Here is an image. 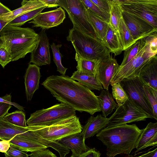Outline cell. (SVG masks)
Instances as JSON below:
<instances>
[{
	"mask_svg": "<svg viewBox=\"0 0 157 157\" xmlns=\"http://www.w3.org/2000/svg\"><path fill=\"white\" fill-rule=\"evenodd\" d=\"M67 39L71 42L75 54L83 59L98 61L111 57L109 51L101 40L83 33L75 27L69 29Z\"/></svg>",
	"mask_w": 157,
	"mask_h": 157,
	"instance_id": "277c9868",
	"label": "cell"
},
{
	"mask_svg": "<svg viewBox=\"0 0 157 157\" xmlns=\"http://www.w3.org/2000/svg\"><path fill=\"white\" fill-rule=\"evenodd\" d=\"M141 157H157V148L142 154Z\"/></svg>",
	"mask_w": 157,
	"mask_h": 157,
	"instance_id": "f907efd6",
	"label": "cell"
},
{
	"mask_svg": "<svg viewBox=\"0 0 157 157\" xmlns=\"http://www.w3.org/2000/svg\"><path fill=\"white\" fill-rule=\"evenodd\" d=\"M59 5L67 13L73 27L91 36L97 38L87 19L86 7L81 0H59Z\"/></svg>",
	"mask_w": 157,
	"mask_h": 157,
	"instance_id": "30bf717a",
	"label": "cell"
},
{
	"mask_svg": "<svg viewBox=\"0 0 157 157\" xmlns=\"http://www.w3.org/2000/svg\"><path fill=\"white\" fill-rule=\"evenodd\" d=\"M119 67L117 60L112 56L98 61L96 75L105 90H108L110 81Z\"/></svg>",
	"mask_w": 157,
	"mask_h": 157,
	"instance_id": "9a60e30c",
	"label": "cell"
},
{
	"mask_svg": "<svg viewBox=\"0 0 157 157\" xmlns=\"http://www.w3.org/2000/svg\"><path fill=\"white\" fill-rule=\"evenodd\" d=\"M128 98L139 105L152 118L155 119L151 106L144 94L143 82L139 77L124 78L119 82Z\"/></svg>",
	"mask_w": 157,
	"mask_h": 157,
	"instance_id": "8fae6325",
	"label": "cell"
},
{
	"mask_svg": "<svg viewBox=\"0 0 157 157\" xmlns=\"http://www.w3.org/2000/svg\"><path fill=\"white\" fill-rule=\"evenodd\" d=\"M4 154L5 157H29V156L25 152L13 146H11Z\"/></svg>",
	"mask_w": 157,
	"mask_h": 157,
	"instance_id": "74e56055",
	"label": "cell"
},
{
	"mask_svg": "<svg viewBox=\"0 0 157 157\" xmlns=\"http://www.w3.org/2000/svg\"><path fill=\"white\" fill-rule=\"evenodd\" d=\"M11 146L25 152H31L47 149L46 146L30 139L17 135L10 141Z\"/></svg>",
	"mask_w": 157,
	"mask_h": 157,
	"instance_id": "44dd1931",
	"label": "cell"
},
{
	"mask_svg": "<svg viewBox=\"0 0 157 157\" xmlns=\"http://www.w3.org/2000/svg\"><path fill=\"white\" fill-rule=\"evenodd\" d=\"M108 119L101 114L96 117L91 116L82 127L81 134L85 140L93 136L106 127Z\"/></svg>",
	"mask_w": 157,
	"mask_h": 157,
	"instance_id": "d6986e66",
	"label": "cell"
},
{
	"mask_svg": "<svg viewBox=\"0 0 157 157\" xmlns=\"http://www.w3.org/2000/svg\"><path fill=\"white\" fill-rule=\"evenodd\" d=\"M76 111L63 103L49 108L37 110L31 113L26 121L27 126H44L53 124L76 115Z\"/></svg>",
	"mask_w": 157,
	"mask_h": 157,
	"instance_id": "8992f818",
	"label": "cell"
},
{
	"mask_svg": "<svg viewBox=\"0 0 157 157\" xmlns=\"http://www.w3.org/2000/svg\"><path fill=\"white\" fill-rule=\"evenodd\" d=\"M40 68L29 63L24 76L25 94L27 101H30L35 91L39 89L41 77Z\"/></svg>",
	"mask_w": 157,
	"mask_h": 157,
	"instance_id": "2e32d148",
	"label": "cell"
},
{
	"mask_svg": "<svg viewBox=\"0 0 157 157\" xmlns=\"http://www.w3.org/2000/svg\"><path fill=\"white\" fill-rule=\"evenodd\" d=\"M29 130L48 140L58 142L68 136L81 133L82 127L76 115L53 124L44 126H28Z\"/></svg>",
	"mask_w": 157,
	"mask_h": 157,
	"instance_id": "5b68a950",
	"label": "cell"
},
{
	"mask_svg": "<svg viewBox=\"0 0 157 157\" xmlns=\"http://www.w3.org/2000/svg\"><path fill=\"white\" fill-rule=\"evenodd\" d=\"M47 8L57 7L59 6V0H40Z\"/></svg>",
	"mask_w": 157,
	"mask_h": 157,
	"instance_id": "7dc6e473",
	"label": "cell"
},
{
	"mask_svg": "<svg viewBox=\"0 0 157 157\" xmlns=\"http://www.w3.org/2000/svg\"><path fill=\"white\" fill-rule=\"evenodd\" d=\"M38 34L39 41L31 53L29 63L39 67L50 64L51 60L49 40L45 30H42Z\"/></svg>",
	"mask_w": 157,
	"mask_h": 157,
	"instance_id": "5bb4252c",
	"label": "cell"
},
{
	"mask_svg": "<svg viewBox=\"0 0 157 157\" xmlns=\"http://www.w3.org/2000/svg\"><path fill=\"white\" fill-rule=\"evenodd\" d=\"M7 22L3 20H0V34L3 28L7 24Z\"/></svg>",
	"mask_w": 157,
	"mask_h": 157,
	"instance_id": "816d5d0a",
	"label": "cell"
},
{
	"mask_svg": "<svg viewBox=\"0 0 157 157\" xmlns=\"http://www.w3.org/2000/svg\"><path fill=\"white\" fill-rule=\"evenodd\" d=\"M157 134V123L150 122L143 131L138 139L136 145L135 152L140 151L141 148Z\"/></svg>",
	"mask_w": 157,
	"mask_h": 157,
	"instance_id": "f546056e",
	"label": "cell"
},
{
	"mask_svg": "<svg viewBox=\"0 0 157 157\" xmlns=\"http://www.w3.org/2000/svg\"><path fill=\"white\" fill-rule=\"evenodd\" d=\"M101 153L95 148L90 149L78 157H100Z\"/></svg>",
	"mask_w": 157,
	"mask_h": 157,
	"instance_id": "ee69618b",
	"label": "cell"
},
{
	"mask_svg": "<svg viewBox=\"0 0 157 157\" xmlns=\"http://www.w3.org/2000/svg\"><path fill=\"white\" fill-rule=\"evenodd\" d=\"M142 156V155L140 156H137V157H141Z\"/></svg>",
	"mask_w": 157,
	"mask_h": 157,
	"instance_id": "f5cc1de1",
	"label": "cell"
},
{
	"mask_svg": "<svg viewBox=\"0 0 157 157\" xmlns=\"http://www.w3.org/2000/svg\"><path fill=\"white\" fill-rule=\"evenodd\" d=\"M85 6L101 20L109 23V14L100 9L90 0H81Z\"/></svg>",
	"mask_w": 157,
	"mask_h": 157,
	"instance_id": "d590c367",
	"label": "cell"
},
{
	"mask_svg": "<svg viewBox=\"0 0 157 157\" xmlns=\"http://www.w3.org/2000/svg\"><path fill=\"white\" fill-rule=\"evenodd\" d=\"M51 46L53 56V61L57 67V71L62 75H64L67 68L64 67L61 63V59L63 55L60 53L59 48L62 46V45L59 44L56 45L53 43Z\"/></svg>",
	"mask_w": 157,
	"mask_h": 157,
	"instance_id": "e575fe53",
	"label": "cell"
},
{
	"mask_svg": "<svg viewBox=\"0 0 157 157\" xmlns=\"http://www.w3.org/2000/svg\"><path fill=\"white\" fill-rule=\"evenodd\" d=\"M138 77L143 82L157 90V56L152 57L142 67Z\"/></svg>",
	"mask_w": 157,
	"mask_h": 157,
	"instance_id": "ac0fdd59",
	"label": "cell"
},
{
	"mask_svg": "<svg viewBox=\"0 0 157 157\" xmlns=\"http://www.w3.org/2000/svg\"><path fill=\"white\" fill-rule=\"evenodd\" d=\"M85 140L81 133H78L64 137L58 142L71 150L72 155L78 157L90 149L85 144Z\"/></svg>",
	"mask_w": 157,
	"mask_h": 157,
	"instance_id": "e0dca14e",
	"label": "cell"
},
{
	"mask_svg": "<svg viewBox=\"0 0 157 157\" xmlns=\"http://www.w3.org/2000/svg\"><path fill=\"white\" fill-rule=\"evenodd\" d=\"M41 84L59 101L69 105L75 111L92 115L101 111L97 96L67 75H51Z\"/></svg>",
	"mask_w": 157,
	"mask_h": 157,
	"instance_id": "6da1fadb",
	"label": "cell"
},
{
	"mask_svg": "<svg viewBox=\"0 0 157 157\" xmlns=\"http://www.w3.org/2000/svg\"><path fill=\"white\" fill-rule=\"evenodd\" d=\"M12 106L9 104L0 102V118L6 115Z\"/></svg>",
	"mask_w": 157,
	"mask_h": 157,
	"instance_id": "f6af8a7d",
	"label": "cell"
},
{
	"mask_svg": "<svg viewBox=\"0 0 157 157\" xmlns=\"http://www.w3.org/2000/svg\"><path fill=\"white\" fill-rule=\"evenodd\" d=\"M146 40L144 46L131 60L124 66H119L110 81L111 85L119 82L124 78L138 77L142 67L152 57L155 55L150 51L147 37H146Z\"/></svg>",
	"mask_w": 157,
	"mask_h": 157,
	"instance_id": "9c48e42d",
	"label": "cell"
},
{
	"mask_svg": "<svg viewBox=\"0 0 157 157\" xmlns=\"http://www.w3.org/2000/svg\"><path fill=\"white\" fill-rule=\"evenodd\" d=\"M75 59L77 62L76 67L78 72L82 74L96 75V70L98 61L83 59L75 54Z\"/></svg>",
	"mask_w": 157,
	"mask_h": 157,
	"instance_id": "83f0119b",
	"label": "cell"
},
{
	"mask_svg": "<svg viewBox=\"0 0 157 157\" xmlns=\"http://www.w3.org/2000/svg\"><path fill=\"white\" fill-rule=\"evenodd\" d=\"M149 47L150 51L156 55L157 53V33L148 36Z\"/></svg>",
	"mask_w": 157,
	"mask_h": 157,
	"instance_id": "7bdbcfd3",
	"label": "cell"
},
{
	"mask_svg": "<svg viewBox=\"0 0 157 157\" xmlns=\"http://www.w3.org/2000/svg\"><path fill=\"white\" fill-rule=\"evenodd\" d=\"M101 91L100 94L97 97L101 107L102 115L106 117L114 109L117 108L118 105L108 90L103 89Z\"/></svg>",
	"mask_w": 157,
	"mask_h": 157,
	"instance_id": "484cf974",
	"label": "cell"
},
{
	"mask_svg": "<svg viewBox=\"0 0 157 157\" xmlns=\"http://www.w3.org/2000/svg\"><path fill=\"white\" fill-rule=\"evenodd\" d=\"M103 11L109 14L110 7L108 0H90Z\"/></svg>",
	"mask_w": 157,
	"mask_h": 157,
	"instance_id": "ab89813d",
	"label": "cell"
},
{
	"mask_svg": "<svg viewBox=\"0 0 157 157\" xmlns=\"http://www.w3.org/2000/svg\"><path fill=\"white\" fill-rule=\"evenodd\" d=\"M29 155L30 157H57L55 154L46 149L41 151L32 152Z\"/></svg>",
	"mask_w": 157,
	"mask_h": 157,
	"instance_id": "60d3db41",
	"label": "cell"
},
{
	"mask_svg": "<svg viewBox=\"0 0 157 157\" xmlns=\"http://www.w3.org/2000/svg\"><path fill=\"white\" fill-rule=\"evenodd\" d=\"M157 144V134H156L148 142L141 148L140 151L148 147L155 146H156Z\"/></svg>",
	"mask_w": 157,
	"mask_h": 157,
	"instance_id": "c3c4849f",
	"label": "cell"
},
{
	"mask_svg": "<svg viewBox=\"0 0 157 157\" xmlns=\"http://www.w3.org/2000/svg\"><path fill=\"white\" fill-rule=\"evenodd\" d=\"M6 121L16 126L27 127L25 120V114L23 111L16 110L10 113H8L2 117Z\"/></svg>",
	"mask_w": 157,
	"mask_h": 157,
	"instance_id": "1f68e13d",
	"label": "cell"
},
{
	"mask_svg": "<svg viewBox=\"0 0 157 157\" xmlns=\"http://www.w3.org/2000/svg\"><path fill=\"white\" fill-rule=\"evenodd\" d=\"M10 140H2L0 141V152L6 153L11 146Z\"/></svg>",
	"mask_w": 157,
	"mask_h": 157,
	"instance_id": "bcb514c9",
	"label": "cell"
},
{
	"mask_svg": "<svg viewBox=\"0 0 157 157\" xmlns=\"http://www.w3.org/2000/svg\"><path fill=\"white\" fill-rule=\"evenodd\" d=\"M101 41L110 52L113 53L115 56L121 54L123 51L118 33L109 24L106 34Z\"/></svg>",
	"mask_w": 157,
	"mask_h": 157,
	"instance_id": "7402d4cb",
	"label": "cell"
},
{
	"mask_svg": "<svg viewBox=\"0 0 157 157\" xmlns=\"http://www.w3.org/2000/svg\"><path fill=\"white\" fill-rule=\"evenodd\" d=\"M29 130L28 127L24 128L14 125L0 118V140H10L17 135Z\"/></svg>",
	"mask_w": 157,
	"mask_h": 157,
	"instance_id": "cb8c5ba5",
	"label": "cell"
},
{
	"mask_svg": "<svg viewBox=\"0 0 157 157\" xmlns=\"http://www.w3.org/2000/svg\"><path fill=\"white\" fill-rule=\"evenodd\" d=\"M0 102L5 103L13 106L19 110L25 111L24 107L15 102L11 101V95L10 94H6L4 96L0 97Z\"/></svg>",
	"mask_w": 157,
	"mask_h": 157,
	"instance_id": "b9f144b4",
	"label": "cell"
},
{
	"mask_svg": "<svg viewBox=\"0 0 157 157\" xmlns=\"http://www.w3.org/2000/svg\"><path fill=\"white\" fill-rule=\"evenodd\" d=\"M147 118H152L139 105L128 98L124 102L118 106L115 111L109 118L106 127L144 121Z\"/></svg>",
	"mask_w": 157,
	"mask_h": 157,
	"instance_id": "52a82bcc",
	"label": "cell"
},
{
	"mask_svg": "<svg viewBox=\"0 0 157 157\" xmlns=\"http://www.w3.org/2000/svg\"><path fill=\"white\" fill-rule=\"evenodd\" d=\"M86 13L88 21L93 29L96 37L102 40L106 34L109 23L98 17L86 7Z\"/></svg>",
	"mask_w": 157,
	"mask_h": 157,
	"instance_id": "603a6c76",
	"label": "cell"
},
{
	"mask_svg": "<svg viewBox=\"0 0 157 157\" xmlns=\"http://www.w3.org/2000/svg\"><path fill=\"white\" fill-rule=\"evenodd\" d=\"M111 86L113 97L115 99L117 105L119 106L128 99V97L119 82Z\"/></svg>",
	"mask_w": 157,
	"mask_h": 157,
	"instance_id": "8d00e7d4",
	"label": "cell"
},
{
	"mask_svg": "<svg viewBox=\"0 0 157 157\" xmlns=\"http://www.w3.org/2000/svg\"><path fill=\"white\" fill-rule=\"evenodd\" d=\"M66 18L65 13L62 8L41 13L34 17L29 23H32L33 27H40L42 30L57 26Z\"/></svg>",
	"mask_w": 157,
	"mask_h": 157,
	"instance_id": "4fadbf2b",
	"label": "cell"
},
{
	"mask_svg": "<svg viewBox=\"0 0 157 157\" xmlns=\"http://www.w3.org/2000/svg\"><path fill=\"white\" fill-rule=\"evenodd\" d=\"M11 11L9 8L2 4H0V17L10 12Z\"/></svg>",
	"mask_w": 157,
	"mask_h": 157,
	"instance_id": "681fc988",
	"label": "cell"
},
{
	"mask_svg": "<svg viewBox=\"0 0 157 157\" xmlns=\"http://www.w3.org/2000/svg\"><path fill=\"white\" fill-rule=\"evenodd\" d=\"M122 17L133 39L137 40L157 33V29L136 16L123 11Z\"/></svg>",
	"mask_w": 157,
	"mask_h": 157,
	"instance_id": "7c38bea8",
	"label": "cell"
},
{
	"mask_svg": "<svg viewBox=\"0 0 157 157\" xmlns=\"http://www.w3.org/2000/svg\"><path fill=\"white\" fill-rule=\"evenodd\" d=\"M123 11L140 17L157 29V0H116Z\"/></svg>",
	"mask_w": 157,
	"mask_h": 157,
	"instance_id": "ba28073f",
	"label": "cell"
},
{
	"mask_svg": "<svg viewBox=\"0 0 157 157\" xmlns=\"http://www.w3.org/2000/svg\"><path fill=\"white\" fill-rule=\"evenodd\" d=\"M46 8L47 6H44L25 13L14 18L7 24L12 26L20 27L26 22L33 20Z\"/></svg>",
	"mask_w": 157,
	"mask_h": 157,
	"instance_id": "d6a6232c",
	"label": "cell"
},
{
	"mask_svg": "<svg viewBox=\"0 0 157 157\" xmlns=\"http://www.w3.org/2000/svg\"><path fill=\"white\" fill-rule=\"evenodd\" d=\"M146 37L137 40L124 50L123 59L120 67L126 64L139 53L146 44Z\"/></svg>",
	"mask_w": 157,
	"mask_h": 157,
	"instance_id": "f1b7e54d",
	"label": "cell"
},
{
	"mask_svg": "<svg viewBox=\"0 0 157 157\" xmlns=\"http://www.w3.org/2000/svg\"><path fill=\"white\" fill-rule=\"evenodd\" d=\"M72 79L77 80L82 85L90 90L101 91L103 89L102 86L98 80L96 75H90L81 74L77 71L73 73L70 77Z\"/></svg>",
	"mask_w": 157,
	"mask_h": 157,
	"instance_id": "d4e9b609",
	"label": "cell"
},
{
	"mask_svg": "<svg viewBox=\"0 0 157 157\" xmlns=\"http://www.w3.org/2000/svg\"><path fill=\"white\" fill-rule=\"evenodd\" d=\"M143 129L135 124H124L106 127L96 136L106 147L107 157H115L118 154L129 155L136 148Z\"/></svg>",
	"mask_w": 157,
	"mask_h": 157,
	"instance_id": "7a4b0ae2",
	"label": "cell"
},
{
	"mask_svg": "<svg viewBox=\"0 0 157 157\" xmlns=\"http://www.w3.org/2000/svg\"><path fill=\"white\" fill-rule=\"evenodd\" d=\"M39 35L33 29L7 24L0 34V44L7 51L12 61L24 58L35 49Z\"/></svg>",
	"mask_w": 157,
	"mask_h": 157,
	"instance_id": "3957f363",
	"label": "cell"
},
{
	"mask_svg": "<svg viewBox=\"0 0 157 157\" xmlns=\"http://www.w3.org/2000/svg\"><path fill=\"white\" fill-rule=\"evenodd\" d=\"M118 33L123 51H124L136 41L133 39L123 17L120 21Z\"/></svg>",
	"mask_w": 157,
	"mask_h": 157,
	"instance_id": "4dcf8cb0",
	"label": "cell"
},
{
	"mask_svg": "<svg viewBox=\"0 0 157 157\" xmlns=\"http://www.w3.org/2000/svg\"><path fill=\"white\" fill-rule=\"evenodd\" d=\"M2 3L0 2V4H2Z\"/></svg>",
	"mask_w": 157,
	"mask_h": 157,
	"instance_id": "11a10c76",
	"label": "cell"
},
{
	"mask_svg": "<svg viewBox=\"0 0 157 157\" xmlns=\"http://www.w3.org/2000/svg\"><path fill=\"white\" fill-rule=\"evenodd\" d=\"M145 95L152 109L156 120H157V90L144 83L143 86Z\"/></svg>",
	"mask_w": 157,
	"mask_h": 157,
	"instance_id": "836d02e7",
	"label": "cell"
},
{
	"mask_svg": "<svg viewBox=\"0 0 157 157\" xmlns=\"http://www.w3.org/2000/svg\"><path fill=\"white\" fill-rule=\"evenodd\" d=\"M11 61V59L7 51L0 44V64L4 68Z\"/></svg>",
	"mask_w": 157,
	"mask_h": 157,
	"instance_id": "f35d334b",
	"label": "cell"
},
{
	"mask_svg": "<svg viewBox=\"0 0 157 157\" xmlns=\"http://www.w3.org/2000/svg\"><path fill=\"white\" fill-rule=\"evenodd\" d=\"M110 7L109 25L118 33L119 24L122 17L123 10L116 0H108Z\"/></svg>",
	"mask_w": 157,
	"mask_h": 157,
	"instance_id": "4316f807",
	"label": "cell"
},
{
	"mask_svg": "<svg viewBox=\"0 0 157 157\" xmlns=\"http://www.w3.org/2000/svg\"><path fill=\"white\" fill-rule=\"evenodd\" d=\"M21 6L0 17V20L7 23L16 17L29 11L46 6L40 0H23Z\"/></svg>",
	"mask_w": 157,
	"mask_h": 157,
	"instance_id": "ffe728a7",
	"label": "cell"
},
{
	"mask_svg": "<svg viewBox=\"0 0 157 157\" xmlns=\"http://www.w3.org/2000/svg\"><path fill=\"white\" fill-rule=\"evenodd\" d=\"M74 157L73 156L71 155L70 157Z\"/></svg>",
	"mask_w": 157,
	"mask_h": 157,
	"instance_id": "db71d44e",
	"label": "cell"
}]
</instances>
